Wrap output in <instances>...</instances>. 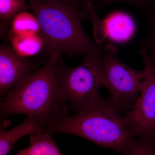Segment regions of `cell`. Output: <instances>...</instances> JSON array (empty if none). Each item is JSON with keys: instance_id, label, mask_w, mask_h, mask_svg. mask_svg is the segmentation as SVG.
I'll return each instance as SVG.
<instances>
[{"instance_id": "obj_1", "label": "cell", "mask_w": 155, "mask_h": 155, "mask_svg": "<svg viewBox=\"0 0 155 155\" xmlns=\"http://www.w3.org/2000/svg\"><path fill=\"white\" fill-rule=\"evenodd\" d=\"M61 55L50 58L43 67L8 92L1 100V117L26 115L38 120L45 128L68 116L69 106L61 83L64 64Z\"/></svg>"}, {"instance_id": "obj_2", "label": "cell", "mask_w": 155, "mask_h": 155, "mask_svg": "<svg viewBox=\"0 0 155 155\" xmlns=\"http://www.w3.org/2000/svg\"><path fill=\"white\" fill-rule=\"evenodd\" d=\"M121 113L110 99H105L99 94L81 110L48 125L43 131L78 136L121 155H127L137 139L128 129Z\"/></svg>"}, {"instance_id": "obj_3", "label": "cell", "mask_w": 155, "mask_h": 155, "mask_svg": "<svg viewBox=\"0 0 155 155\" xmlns=\"http://www.w3.org/2000/svg\"><path fill=\"white\" fill-rule=\"evenodd\" d=\"M29 8L38 19L39 35L44 41L43 51L49 59L65 54L69 57L86 56L102 45L93 41L85 33L81 19L80 2H43L29 0Z\"/></svg>"}, {"instance_id": "obj_4", "label": "cell", "mask_w": 155, "mask_h": 155, "mask_svg": "<svg viewBox=\"0 0 155 155\" xmlns=\"http://www.w3.org/2000/svg\"><path fill=\"white\" fill-rule=\"evenodd\" d=\"M104 45L85 56L78 66L68 68L64 65L61 83L68 106L75 113L81 110L97 96L104 86L103 52Z\"/></svg>"}, {"instance_id": "obj_5", "label": "cell", "mask_w": 155, "mask_h": 155, "mask_svg": "<svg viewBox=\"0 0 155 155\" xmlns=\"http://www.w3.org/2000/svg\"><path fill=\"white\" fill-rule=\"evenodd\" d=\"M117 48L104 45L103 52L104 86L110 92V99L121 112L133 107L140 93L145 76L144 69L128 67L117 58Z\"/></svg>"}, {"instance_id": "obj_6", "label": "cell", "mask_w": 155, "mask_h": 155, "mask_svg": "<svg viewBox=\"0 0 155 155\" xmlns=\"http://www.w3.org/2000/svg\"><path fill=\"white\" fill-rule=\"evenodd\" d=\"M140 54L145 76L136 101L123 118L135 138L151 140L155 137V68L146 48L142 49Z\"/></svg>"}, {"instance_id": "obj_7", "label": "cell", "mask_w": 155, "mask_h": 155, "mask_svg": "<svg viewBox=\"0 0 155 155\" xmlns=\"http://www.w3.org/2000/svg\"><path fill=\"white\" fill-rule=\"evenodd\" d=\"M38 65L17 54L11 46L0 47V94L2 97L23 78L38 69Z\"/></svg>"}, {"instance_id": "obj_8", "label": "cell", "mask_w": 155, "mask_h": 155, "mask_svg": "<svg viewBox=\"0 0 155 155\" xmlns=\"http://www.w3.org/2000/svg\"><path fill=\"white\" fill-rule=\"evenodd\" d=\"M6 121L1 124L0 129V155H7L14 144L26 135L42 132L44 126L35 118L27 116L20 125L11 130L5 129Z\"/></svg>"}, {"instance_id": "obj_9", "label": "cell", "mask_w": 155, "mask_h": 155, "mask_svg": "<svg viewBox=\"0 0 155 155\" xmlns=\"http://www.w3.org/2000/svg\"><path fill=\"white\" fill-rule=\"evenodd\" d=\"M105 33L112 40L122 42L129 40L133 35L135 25L133 19L126 13H116L104 22Z\"/></svg>"}, {"instance_id": "obj_10", "label": "cell", "mask_w": 155, "mask_h": 155, "mask_svg": "<svg viewBox=\"0 0 155 155\" xmlns=\"http://www.w3.org/2000/svg\"><path fill=\"white\" fill-rule=\"evenodd\" d=\"M17 155H62L51 134L44 131L30 135V146Z\"/></svg>"}, {"instance_id": "obj_11", "label": "cell", "mask_w": 155, "mask_h": 155, "mask_svg": "<svg viewBox=\"0 0 155 155\" xmlns=\"http://www.w3.org/2000/svg\"><path fill=\"white\" fill-rule=\"evenodd\" d=\"M9 38L11 47L23 58L36 55L43 48V40L39 34L32 36H18L9 33Z\"/></svg>"}, {"instance_id": "obj_12", "label": "cell", "mask_w": 155, "mask_h": 155, "mask_svg": "<svg viewBox=\"0 0 155 155\" xmlns=\"http://www.w3.org/2000/svg\"><path fill=\"white\" fill-rule=\"evenodd\" d=\"M10 33L18 36H32L40 33V26L34 14L22 11L11 19Z\"/></svg>"}, {"instance_id": "obj_13", "label": "cell", "mask_w": 155, "mask_h": 155, "mask_svg": "<svg viewBox=\"0 0 155 155\" xmlns=\"http://www.w3.org/2000/svg\"><path fill=\"white\" fill-rule=\"evenodd\" d=\"M27 0H0L1 31H5L11 19L17 14L26 11L29 6Z\"/></svg>"}, {"instance_id": "obj_14", "label": "cell", "mask_w": 155, "mask_h": 155, "mask_svg": "<svg viewBox=\"0 0 155 155\" xmlns=\"http://www.w3.org/2000/svg\"><path fill=\"white\" fill-rule=\"evenodd\" d=\"M127 155H155L150 140L137 139Z\"/></svg>"}, {"instance_id": "obj_15", "label": "cell", "mask_w": 155, "mask_h": 155, "mask_svg": "<svg viewBox=\"0 0 155 155\" xmlns=\"http://www.w3.org/2000/svg\"><path fill=\"white\" fill-rule=\"evenodd\" d=\"M155 0H98L101 5H106L116 2H125L132 4L140 8H146L151 4Z\"/></svg>"}, {"instance_id": "obj_16", "label": "cell", "mask_w": 155, "mask_h": 155, "mask_svg": "<svg viewBox=\"0 0 155 155\" xmlns=\"http://www.w3.org/2000/svg\"><path fill=\"white\" fill-rule=\"evenodd\" d=\"M43 2H62L67 3H77L79 2V0H38Z\"/></svg>"}, {"instance_id": "obj_17", "label": "cell", "mask_w": 155, "mask_h": 155, "mask_svg": "<svg viewBox=\"0 0 155 155\" xmlns=\"http://www.w3.org/2000/svg\"><path fill=\"white\" fill-rule=\"evenodd\" d=\"M153 47L155 49V27L153 31Z\"/></svg>"}, {"instance_id": "obj_18", "label": "cell", "mask_w": 155, "mask_h": 155, "mask_svg": "<svg viewBox=\"0 0 155 155\" xmlns=\"http://www.w3.org/2000/svg\"><path fill=\"white\" fill-rule=\"evenodd\" d=\"M151 141L152 143L153 146L155 150V137H153L152 139L151 140Z\"/></svg>"}]
</instances>
